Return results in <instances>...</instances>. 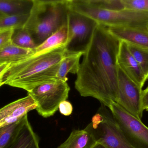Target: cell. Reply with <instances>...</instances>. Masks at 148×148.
Masks as SVG:
<instances>
[{"label":"cell","mask_w":148,"mask_h":148,"mask_svg":"<svg viewBox=\"0 0 148 148\" xmlns=\"http://www.w3.org/2000/svg\"><path fill=\"white\" fill-rule=\"evenodd\" d=\"M102 105L89 123L96 142L107 148H135L125 138L110 110Z\"/></svg>","instance_id":"cell-5"},{"label":"cell","mask_w":148,"mask_h":148,"mask_svg":"<svg viewBox=\"0 0 148 148\" xmlns=\"http://www.w3.org/2000/svg\"><path fill=\"white\" fill-rule=\"evenodd\" d=\"M121 41L99 24L83 55L75 82L83 97H91L108 108L118 94L117 57Z\"/></svg>","instance_id":"cell-1"},{"label":"cell","mask_w":148,"mask_h":148,"mask_svg":"<svg viewBox=\"0 0 148 148\" xmlns=\"http://www.w3.org/2000/svg\"><path fill=\"white\" fill-rule=\"evenodd\" d=\"M125 9L148 13V0H122Z\"/></svg>","instance_id":"cell-24"},{"label":"cell","mask_w":148,"mask_h":148,"mask_svg":"<svg viewBox=\"0 0 148 148\" xmlns=\"http://www.w3.org/2000/svg\"><path fill=\"white\" fill-rule=\"evenodd\" d=\"M117 63L118 67L130 80L143 88L147 79L138 63L129 50L127 44L122 41L120 43Z\"/></svg>","instance_id":"cell-11"},{"label":"cell","mask_w":148,"mask_h":148,"mask_svg":"<svg viewBox=\"0 0 148 148\" xmlns=\"http://www.w3.org/2000/svg\"><path fill=\"white\" fill-rule=\"evenodd\" d=\"M91 6L103 9L121 10L125 9L122 0H86Z\"/></svg>","instance_id":"cell-23"},{"label":"cell","mask_w":148,"mask_h":148,"mask_svg":"<svg viewBox=\"0 0 148 148\" xmlns=\"http://www.w3.org/2000/svg\"><path fill=\"white\" fill-rule=\"evenodd\" d=\"M96 143L89 124L84 129L72 131L68 139L57 148H92Z\"/></svg>","instance_id":"cell-14"},{"label":"cell","mask_w":148,"mask_h":148,"mask_svg":"<svg viewBox=\"0 0 148 148\" xmlns=\"http://www.w3.org/2000/svg\"><path fill=\"white\" fill-rule=\"evenodd\" d=\"M22 118L16 122L0 127V148L5 147L11 140L21 125Z\"/></svg>","instance_id":"cell-22"},{"label":"cell","mask_w":148,"mask_h":148,"mask_svg":"<svg viewBox=\"0 0 148 148\" xmlns=\"http://www.w3.org/2000/svg\"><path fill=\"white\" fill-rule=\"evenodd\" d=\"M84 52H70L66 50L61 62L56 76V80L67 82L69 73L77 74L80 68V60Z\"/></svg>","instance_id":"cell-16"},{"label":"cell","mask_w":148,"mask_h":148,"mask_svg":"<svg viewBox=\"0 0 148 148\" xmlns=\"http://www.w3.org/2000/svg\"><path fill=\"white\" fill-rule=\"evenodd\" d=\"M33 0H0V13L5 16L29 14Z\"/></svg>","instance_id":"cell-17"},{"label":"cell","mask_w":148,"mask_h":148,"mask_svg":"<svg viewBox=\"0 0 148 148\" xmlns=\"http://www.w3.org/2000/svg\"><path fill=\"white\" fill-rule=\"evenodd\" d=\"M11 64L2 63L0 64V87L4 85L3 83V78L5 74L11 67Z\"/></svg>","instance_id":"cell-27"},{"label":"cell","mask_w":148,"mask_h":148,"mask_svg":"<svg viewBox=\"0 0 148 148\" xmlns=\"http://www.w3.org/2000/svg\"><path fill=\"white\" fill-rule=\"evenodd\" d=\"M66 45L40 54L11 64L3 76V83L14 87L31 91L36 86L56 80Z\"/></svg>","instance_id":"cell-2"},{"label":"cell","mask_w":148,"mask_h":148,"mask_svg":"<svg viewBox=\"0 0 148 148\" xmlns=\"http://www.w3.org/2000/svg\"><path fill=\"white\" fill-rule=\"evenodd\" d=\"M5 16H4V15L2 14H1V13H0V19H1V18H2V17H5Z\"/></svg>","instance_id":"cell-30"},{"label":"cell","mask_w":148,"mask_h":148,"mask_svg":"<svg viewBox=\"0 0 148 148\" xmlns=\"http://www.w3.org/2000/svg\"><path fill=\"white\" fill-rule=\"evenodd\" d=\"M29 17L23 27L37 47L67 24L69 0H33Z\"/></svg>","instance_id":"cell-3"},{"label":"cell","mask_w":148,"mask_h":148,"mask_svg":"<svg viewBox=\"0 0 148 148\" xmlns=\"http://www.w3.org/2000/svg\"><path fill=\"white\" fill-rule=\"evenodd\" d=\"M59 110L60 113L63 115L69 116L72 114L73 112V105L68 101H64L60 104Z\"/></svg>","instance_id":"cell-25"},{"label":"cell","mask_w":148,"mask_h":148,"mask_svg":"<svg viewBox=\"0 0 148 148\" xmlns=\"http://www.w3.org/2000/svg\"><path fill=\"white\" fill-rule=\"evenodd\" d=\"M67 25L62 27L35 49V54H40L66 44L68 40Z\"/></svg>","instance_id":"cell-18"},{"label":"cell","mask_w":148,"mask_h":148,"mask_svg":"<svg viewBox=\"0 0 148 148\" xmlns=\"http://www.w3.org/2000/svg\"><path fill=\"white\" fill-rule=\"evenodd\" d=\"M14 30H11L0 34V49L12 41V37Z\"/></svg>","instance_id":"cell-26"},{"label":"cell","mask_w":148,"mask_h":148,"mask_svg":"<svg viewBox=\"0 0 148 148\" xmlns=\"http://www.w3.org/2000/svg\"><path fill=\"white\" fill-rule=\"evenodd\" d=\"M12 42L23 48L35 49L37 47L30 34L23 28L14 30Z\"/></svg>","instance_id":"cell-20"},{"label":"cell","mask_w":148,"mask_h":148,"mask_svg":"<svg viewBox=\"0 0 148 148\" xmlns=\"http://www.w3.org/2000/svg\"><path fill=\"white\" fill-rule=\"evenodd\" d=\"M35 49L18 47L12 42L0 49V64L17 63L35 54Z\"/></svg>","instance_id":"cell-15"},{"label":"cell","mask_w":148,"mask_h":148,"mask_svg":"<svg viewBox=\"0 0 148 148\" xmlns=\"http://www.w3.org/2000/svg\"><path fill=\"white\" fill-rule=\"evenodd\" d=\"M3 148H40L39 137L29 121L27 114L23 116L19 128Z\"/></svg>","instance_id":"cell-12"},{"label":"cell","mask_w":148,"mask_h":148,"mask_svg":"<svg viewBox=\"0 0 148 148\" xmlns=\"http://www.w3.org/2000/svg\"><path fill=\"white\" fill-rule=\"evenodd\" d=\"M98 24L92 18L70 8L67 23L69 37L66 50L70 52H84Z\"/></svg>","instance_id":"cell-7"},{"label":"cell","mask_w":148,"mask_h":148,"mask_svg":"<svg viewBox=\"0 0 148 148\" xmlns=\"http://www.w3.org/2000/svg\"><path fill=\"white\" fill-rule=\"evenodd\" d=\"M142 105L143 111L148 109V86L146 89L143 90Z\"/></svg>","instance_id":"cell-28"},{"label":"cell","mask_w":148,"mask_h":148,"mask_svg":"<svg viewBox=\"0 0 148 148\" xmlns=\"http://www.w3.org/2000/svg\"><path fill=\"white\" fill-rule=\"evenodd\" d=\"M129 50L139 64L141 69L148 79V49L127 44Z\"/></svg>","instance_id":"cell-21"},{"label":"cell","mask_w":148,"mask_h":148,"mask_svg":"<svg viewBox=\"0 0 148 148\" xmlns=\"http://www.w3.org/2000/svg\"><path fill=\"white\" fill-rule=\"evenodd\" d=\"M73 10L87 16L105 27L148 28V13L130 10H112L91 6L86 0H69Z\"/></svg>","instance_id":"cell-4"},{"label":"cell","mask_w":148,"mask_h":148,"mask_svg":"<svg viewBox=\"0 0 148 148\" xmlns=\"http://www.w3.org/2000/svg\"><path fill=\"white\" fill-rule=\"evenodd\" d=\"M108 108L127 140L135 148H148V127L141 120L123 109L116 103Z\"/></svg>","instance_id":"cell-8"},{"label":"cell","mask_w":148,"mask_h":148,"mask_svg":"<svg viewBox=\"0 0 148 148\" xmlns=\"http://www.w3.org/2000/svg\"><path fill=\"white\" fill-rule=\"evenodd\" d=\"M37 107L35 101L29 94L4 106L0 109V127L18 121Z\"/></svg>","instance_id":"cell-10"},{"label":"cell","mask_w":148,"mask_h":148,"mask_svg":"<svg viewBox=\"0 0 148 148\" xmlns=\"http://www.w3.org/2000/svg\"><path fill=\"white\" fill-rule=\"evenodd\" d=\"M147 110V111H148V109H147V110Z\"/></svg>","instance_id":"cell-31"},{"label":"cell","mask_w":148,"mask_h":148,"mask_svg":"<svg viewBox=\"0 0 148 148\" xmlns=\"http://www.w3.org/2000/svg\"><path fill=\"white\" fill-rule=\"evenodd\" d=\"M92 148H107L105 146H103L102 144L101 143L96 142V144L93 146V147Z\"/></svg>","instance_id":"cell-29"},{"label":"cell","mask_w":148,"mask_h":148,"mask_svg":"<svg viewBox=\"0 0 148 148\" xmlns=\"http://www.w3.org/2000/svg\"><path fill=\"white\" fill-rule=\"evenodd\" d=\"M105 28L120 41L148 49V28Z\"/></svg>","instance_id":"cell-13"},{"label":"cell","mask_w":148,"mask_h":148,"mask_svg":"<svg viewBox=\"0 0 148 148\" xmlns=\"http://www.w3.org/2000/svg\"><path fill=\"white\" fill-rule=\"evenodd\" d=\"M70 88L67 82L55 80L36 86L28 92L37 103L36 111L44 118L53 116L62 102L68 98Z\"/></svg>","instance_id":"cell-6"},{"label":"cell","mask_w":148,"mask_h":148,"mask_svg":"<svg viewBox=\"0 0 148 148\" xmlns=\"http://www.w3.org/2000/svg\"><path fill=\"white\" fill-rule=\"evenodd\" d=\"M29 14L5 16L0 19V34L11 30L23 28Z\"/></svg>","instance_id":"cell-19"},{"label":"cell","mask_w":148,"mask_h":148,"mask_svg":"<svg viewBox=\"0 0 148 148\" xmlns=\"http://www.w3.org/2000/svg\"><path fill=\"white\" fill-rule=\"evenodd\" d=\"M142 87L130 80L118 67V94L116 102L123 109L141 120Z\"/></svg>","instance_id":"cell-9"}]
</instances>
